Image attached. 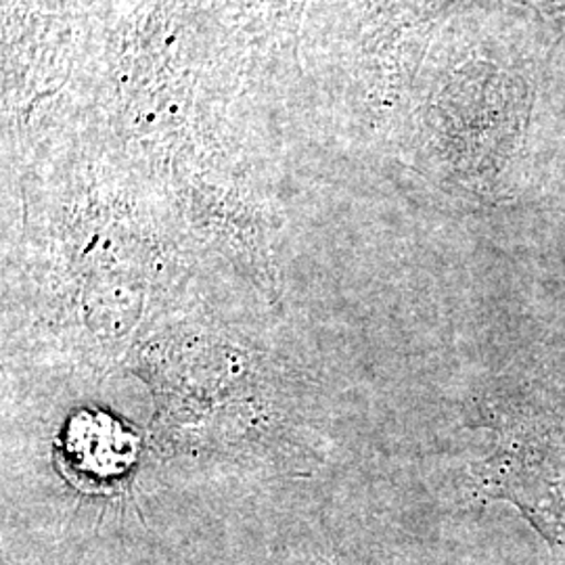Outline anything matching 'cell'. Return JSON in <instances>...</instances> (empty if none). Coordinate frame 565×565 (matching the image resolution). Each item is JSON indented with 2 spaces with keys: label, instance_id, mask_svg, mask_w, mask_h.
<instances>
[{
  "label": "cell",
  "instance_id": "1",
  "mask_svg": "<svg viewBox=\"0 0 565 565\" xmlns=\"http://www.w3.org/2000/svg\"><path fill=\"white\" fill-rule=\"evenodd\" d=\"M494 494L520 507L546 539L565 543V425L557 422L511 429L490 461Z\"/></svg>",
  "mask_w": 565,
  "mask_h": 565
},
{
  "label": "cell",
  "instance_id": "2",
  "mask_svg": "<svg viewBox=\"0 0 565 565\" xmlns=\"http://www.w3.org/2000/svg\"><path fill=\"white\" fill-rule=\"evenodd\" d=\"M527 2H539V4H548V2H564V0H527Z\"/></svg>",
  "mask_w": 565,
  "mask_h": 565
}]
</instances>
